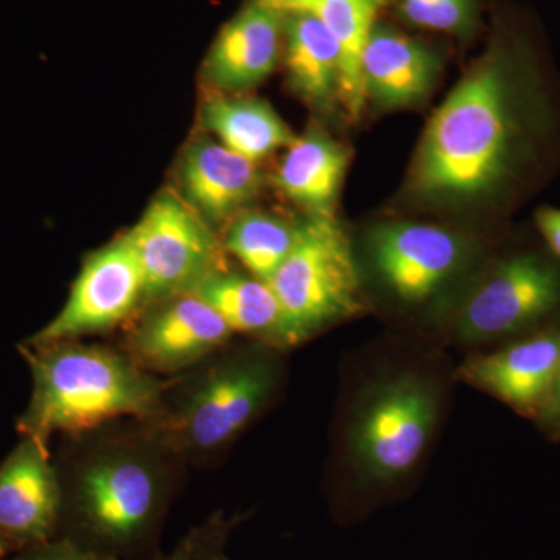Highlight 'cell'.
Segmentation results:
<instances>
[{"label": "cell", "instance_id": "7", "mask_svg": "<svg viewBox=\"0 0 560 560\" xmlns=\"http://www.w3.org/2000/svg\"><path fill=\"white\" fill-rule=\"evenodd\" d=\"M436 418L434 390L419 378L378 385L363 401L350 433L361 474L388 482L410 471L429 444Z\"/></svg>", "mask_w": 560, "mask_h": 560}, {"label": "cell", "instance_id": "26", "mask_svg": "<svg viewBox=\"0 0 560 560\" xmlns=\"http://www.w3.org/2000/svg\"><path fill=\"white\" fill-rule=\"evenodd\" d=\"M536 226L552 256L560 260V209L545 206L537 210Z\"/></svg>", "mask_w": 560, "mask_h": 560}, {"label": "cell", "instance_id": "28", "mask_svg": "<svg viewBox=\"0 0 560 560\" xmlns=\"http://www.w3.org/2000/svg\"><path fill=\"white\" fill-rule=\"evenodd\" d=\"M10 555H13V551H11L10 545L7 544L5 539H3L2 536H0V560L9 559Z\"/></svg>", "mask_w": 560, "mask_h": 560}, {"label": "cell", "instance_id": "1", "mask_svg": "<svg viewBox=\"0 0 560 560\" xmlns=\"http://www.w3.org/2000/svg\"><path fill=\"white\" fill-rule=\"evenodd\" d=\"M560 164V81L523 28H503L431 117L411 190L508 210Z\"/></svg>", "mask_w": 560, "mask_h": 560}, {"label": "cell", "instance_id": "16", "mask_svg": "<svg viewBox=\"0 0 560 560\" xmlns=\"http://www.w3.org/2000/svg\"><path fill=\"white\" fill-rule=\"evenodd\" d=\"M440 72L436 55L400 33L375 27L361 57L366 101L383 109L408 108L427 97Z\"/></svg>", "mask_w": 560, "mask_h": 560}, {"label": "cell", "instance_id": "24", "mask_svg": "<svg viewBox=\"0 0 560 560\" xmlns=\"http://www.w3.org/2000/svg\"><path fill=\"white\" fill-rule=\"evenodd\" d=\"M400 10L419 27L463 32L471 24L474 0H400Z\"/></svg>", "mask_w": 560, "mask_h": 560}, {"label": "cell", "instance_id": "5", "mask_svg": "<svg viewBox=\"0 0 560 560\" xmlns=\"http://www.w3.org/2000/svg\"><path fill=\"white\" fill-rule=\"evenodd\" d=\"M268 285L282 311L280 349L311 340L363 311L352 246L334 215L301 221L293 249Z\"/></svg>", "mask_w": 560, "mask_h": 560}, {"label": "cell", "instance_id": "11", "mask_svg": "<svg viewBox=\"0 0 560 560\" xmlns=\"http://www.w3.org/2000/svg\"><path fill=\"white\" fill-rule=\"evenodd\" d=\"M372 261L401 301L423 302L455 278L469 246L455 232L423 223H390L371 235Z\"/></svg>", "mask_w": 560, "mask_h": 560}, {"label": "cell", "instance_id": "19", "mask_svg": "<svg viewBox=\"0 0 560 560\" xmlns=\"http://www.w3.org/2000/svg\"><path fill=\"white\" fill-rule=\"evenodd\" d=\"M285 65L294 92L312 106L326 108L340 97L341 50L312 14H283Z\"/></svg>", "mask_w": 560, "mask_h": 560}, {"label": "cell", "instance_id": "22", "mask_svg": "<svg viewBox=\"0 0 560 560\" xmlns=\"http://www.w3.org/2000/svg\"><path fill=\"white\" fill-rule=\"evenodd\" d=\"M300 226L301 221L245 209L226 224L221 242L250 276L268 283L293 249Z\"/></svg>", "mask_w": 560, "mask_h": 560}, {"label": "cell", "instance_id": "13", "mask_svg": "<svg viewBox=\"0 0 560 560\" xmlns=\"http://www.w3.org/2000/svg\"><path fill=\"white\" fill-rule=\"evenodd\" d=\"M560 364V329L540 331L460 366V381L528 416H539Z\"/></svg>", "mask_w": 560, "mask_h": 560}, {"label": "cell", "instance_id": "27", "mask_svg": "<svg viewBox=\"0 0 560 560\" xmlns=\"http://www.w3.org/2000/svg\"><path fill=\"white\" fill-rule=\"evenodd\" d=\"M537 418L545 425L558 427V429L560 427V364L550 394H548L547 400H545Z\"/></svg>", "mask_w": 560, "mask_h": 560}, {"label": "cell", "instance_id": "6", "mask_svg": "<svg viewBox=\"0 0 560 560\" xmlns=\"http://www.w3.org/2000/svg\"><path fill=\"white\" fill-rule=\"evenodd\" d=\"M127 235L142 268L147 305L191 293L228 268L215 230L176 191H161Z\"/></svg>", "mask_w": 560, "mask_h": 560}, {"label": "cell", "instance_id": "15", "mask_svg": "<svg viewBox=\"0 0 560 560\" xmlns=\"http://www.w3.org/2000/svg\"><path fill=\"white\" fill-rule=\"evenodd\" d=\"M282 33L283 13L256 0L224 25L206 60V79L223 94L253 90L278 65Z\"/></svg>", "mask_w": 560, "mask_h": 560}, {"label": "cell", "instance_id": "18", "mask_svg": "<svg viewBox=\"0 0 560 560\" xmlns=\"http://www.w3.org/2000/svg\"><path fill=\"white\" fill-rule=\"evenodd\" d=\"M349 154L326 132L311 128L294 139L276 173V186L311 215H334Z\"/></svg>", "mask_w": 560, "mask_h": 560}, {"label": "cell", "instance_id": "14", "mask_svg": "<svg viewBox=\"0 0 560 560\" xmlns=\"http://www.w3.org/2000/svg\"><path fill=\"white\" fill-rule=\"evenodd\" d=\"M180 197L213 230L230 223L256 197L260 176L256 164L215 139L195 140L179 164Z\"/></svg>", "mask_w": 560, "mask_h": 560}, {"label": "cell", "instance_id": "10", "mask_svg": "<svg viewBox=\"0 0 560 560\" xmlns=\"http://www.w3.org/2000/svg\"><path fill=\"white\" fill-rule=\"evenodd\" d=\"M130 324L120 349L160 377L184 374L234 337L219 313L194 293L151 302Z\"/></svg>", "mask_w": 560, "mask_h": 560}, {"label": "cell", "instance_id": "25", "mask_svg": "<svg viewBox=\"0 0 560 560\" xmlns=\"http://www.w3.org/2000/svg\"><path fill=\"white\" fill-rule=\"evenodd\" d=\"M9 560H109L95 552L83 550L66 539H55L38 547L14 552Z\"/></svg>", "mask_w": 560, "mask_h": 560}, {"label": "cell", "instance_id": "3", "mask_svg": "<svg viewBox=\"0 0 560 560\" xmlns=\"http://www.w3.org/2000/svg\"><path fill=\"white\" fill-rule=\"evenodd\" d=\"M20 350L31 368L33 389L18 431L47 447L55 434L73 436L114 420L149 425L160 415L171 383V377L150 374L110 346L24 342Z\"/></svg>", "mask_w": 560, "mask_h": 560}, {"label": "cell", "instance_id": "9", "mask_svg": "<svg viewBox=\"0 0 560 560\" xmlns=\"http://www.w3.org/2000/svg\"><path fill=\"white\" fill-rule=\"evenodd\" d=\"M147 305L142 268L127 234L88 256L68 301L27 345L77 341L130 324Z\"/></svg>", "mask_w": 560, "mask_h": 560}, {"label": "cell", "instance_id": "4", "mask_svg": "<svg viewBox=\"0 0 560 560\" xmlns=\"http://www.w3.org/2000/svg\"><path fill=\"white\" fill-rule=\"evenodd\" d=\"M230 345L171 377L160 415L147 425L186 464L209 460L230 447L278 388V348L267 342Z\"/></svg>", "mask_w": 560, "mask_h": 560}, {"label": "cell", "instance_id": "8", "mask_svg": "<svg viewBox=\"0 0 560 560\" xmlns=\"http://www.w3.org/2000/svg\"><path fill=\"white\" fill-rule=\"evenodd\" d=\"M560 312V260L525 249L501 259L467 298L460 340L482 342L522 334Z\"/></svg>", "mask_w": 560, "mask_h": 560}, {"label": "cell", "instance_id": "20", "mask_svg": "<svg viewBox=\"0 0 560 560\" xmlns=\"http://www.w3.org/2000/svg\"><path fill=\"white\" fill-rule=\"evenodd\" d=\"M191 293L219 313L234 334L253 335L280 349L282 311L264 280L228 267L202 280Z\"/></svg>", "mask_w": 560, "mask_h": 560}, {"label": "cell", "instance_id": "29", "mask_svg": "<svg viewBox=\"0 0 560 560\" xmlns=\"http://www.w3.org/2000/svg\"><path fill=\"white\" fill-rule=\"evenodd\" d=\"M559 433H560V427H559Z\"/></svg>", "mask_w": 560, "mask_h": 560}, {"label": "cell", "instance_id": "17", "mask_svg": "<svg viewBox=\"0 0 560 560\" xmlns=\"http://www.w3.org/2000/svg\"><path fill=\"white\" fill-rule=\"evenodd\" d=\"M280 13L312 14L329 31L341 50L340 98L350 117L363 113L366 94L361 57L378 14L390 0H259Z\"/></svg>", "mask_w": 560, "mask_h": 560}, {"label": "cell", "instance_id": "23", "mask_svg": "<svg viewBox=\"0 0 560 560\" xmlns=\"http://www.w3.org/2000/svg\"><path fill=\"white\" fill-rule=\"evenodd\" d=\"M237 523V517H226L224 512H215L208 521L191 528L178 541L175 550L160 560H231L226 552L228 540Z\"/></svg>", "mask_w": 560, "mask_h": 560}, {"label": "cell", "instance_id": "30", "mask_svg": "<svg viewBox=\"0 0 560 560\" xmlns=\"http://www.w3.org/2000/svg\"><path fill=\"white\" fill-rule=\"evenodd\" d=\"M7 560H9V559H7Z\"/></svg>", "mask_w": 560, "mask_h": 560}, {"label": "cell", "instance_id": "2", "mask_svg": "<svg viewBox=\"0 0 560 560\" xmlns=\"http://www.w3.org/2000/svg\"><path fill=\"white\" fill-rule=\"evenodd\" d=\"M61 488L60 529L109 560H160L162 529L184 460L135 419L62 436L54 456Z\"/></svg>", "mask_w": 560, "mask_h": 560}, {"label": "cell", "instance_id": "12", "mask_svg": "<svg viewBox=\"0 0 560 560\" xmlns=\"http://www.w3.org/2000/svg\"><path fill=\"white\" fill-rule=\"evenodd\" d=\"M61 488L50 447L22 438L0 464V536L18 552L58 539Z\"/></svg>", "mask_w": 560, "mask_h": 560}, {"label": "cell", "instance_id": "21", "mask_svg": "<svg viewBox=\"0 0 560 560\" xmlns=\"http://www.w3.org/2000/svg\"><path fill=\"white\" fill-rule=\"evenodd\" d=\"M202 124L226 149L254 164L289 149L296 139L282 117L257 98H210L202 108Z\"/></svg>", "mask_w": 560, "mask_h": 560}]
</instances>
